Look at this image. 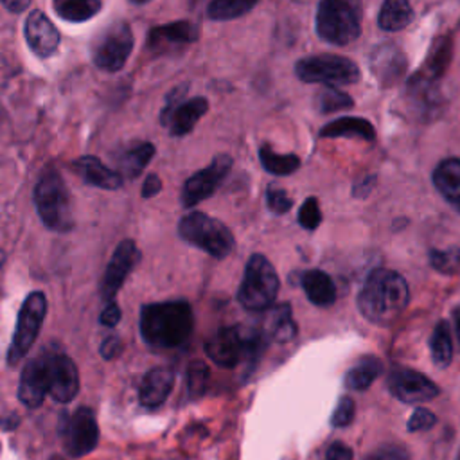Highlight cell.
<instances>
[{
	"instance_id": "1",
	"label": "cell",
	"mask_w": 460,
	"mask_h": 460,
	"mask_svg": "<svg viewBox=\"0 0 460 460\" xmlns=\"http://www.w3.org/2000/svg\"><path fill=\"white\" fill-rule=\"evenodd\" d=\"M140 336L158 349H174L189 341L194 329L192 307L185 300L146 304L140 309Z\"/></svg>"
},
{
	"instance_id": "2",
	"label": "cell",
	"mask_w": 460,
	"mask_h": 460,
	"mask_svg": "<svg viewBox=\"0 0 460 460\" xmlns=\"http://www.w3.org/2000/svg\"><path fill=\"white\" fill-rule=\"evenodd\" d=\"M410 289L406 280L394 270H374L358 295V309L361 314L377 325L394 323L406 309Z\"/></svg>"
},
{
	"instance_id": "3",
	"label": "cell",
	"mask_w": 460,
	"mask_h": 460,
	"mask_svg": "<svg viewBox=\"0 0 460 460\" xmlns=\"http://www.w3.org/2000/svg\"><path fill=\"white\" fill-rule=\"evenodd\" d=\"M264 345V334L259 329L232 325L219 329L207 343L205 354L223 368H234L241 361L255 359Z\"/></svg>"
},
{
	"instance_id": "4",
	"label": "cell",
	"mask_w": 460,
	"mask_h": 460,
	"mask_svg": "<svg viewBox=\"0 0 460 460\" xmlns=\"http://www.w3.org/2000/svg\"><path fill=\"white\" fill-rule=\"evenodd\" d=\"M34 205L47 228L68 232L74 226V212L68 187L56 169H47L34 187Z\"/></svg>"
},
{
	"instance_id": "5",
	"label": "cell",
	"mask_w": 460,
	"mask_h": 460,
	"mask_svg": "<svg viewBox=\"0 0 460 460\" xmlns=\"http://www.w3.org/2000/svg\"><path fill=\"white\" fill-rule=\"evenodd\" d=\"M316 32L332 45H349L361 32V0H322Z\"/></svg>"
},
{
	"instance_id": "6",
	"label": "cell",
	"mask_w": 460,
	"mask_h": 460,
	"mask_svg": "<svg viewBox=\"0 0 460 460\" xmlns=\"http://www.w3.org/2000/svg\"><path fill=\"white\" fill-rule=\"evenodd\" d=\"M279 293V275L271 262L253 253L244 268L243 282L237 289V300L248 311H266L273 305Z\"/></svg>"
},
{
	"instance_id": "7",
	"label": "cell",
	"mask_w": 460,
	"mask_h": 460,
	"mask_svg": "<svg viewBox=\"0 0 460 460\" xmlns=\"http://www.w3.org/2000/svg\"><path fill=\"white\" fill-rule=\"evenodd\" d=\"M178 234L189 244L207 252L216 259H225L234 250V235L221 221L203 214L189 212L178 223Z\"/></svg>"
},
{
	"instance_id": "8",
	"label": "cell",
	"mask_w": 460,
	"mask_h": 460,
	"mask_svg": "<svg viewBox=\"0 0 460 460\" xmlns=\"http://www.w3.org/2000/svg\"><path fill=\"white\" fill-rule=\"evenodd\" d=\"M58 435L70 458H81L92 453L99 444V424L93 411L88 406H79L72 413L61 411Z\"/></svg>"
},
{
	"instance_id": "9",
	"label": "cell",
	"mask_w": 460,
	"mask_h": 460,
	"mask_svg": "<svg viewBox=\"0 0 460 460\" xmlns=\"http://www.w3.org/2000/svg\"><path fill=\"white\" fill-rule=\"evenodd\" d=\"M295 74L304 83H322L325 86H343L359 81V68L356 63L334 54L304 58L296 61Z\"/></svg>"
},
{
	"instance_id": "10",
	"label": "cell",
	"mask_w": 460,
	"mask_h": 460,
	"mask_svg": "<svg viewBox=\"0 0 460 460\" xmlns=\"http://www.w3.org/2000/svg\"><path fill=\"white\" fill-rule=\"evenodd\" d=\"M47 314V298L41 291H32L27 295L23 300L20 311H18V320L14 327V334L11 340V347L7 352V363L16 365L23 359V356L31 350L34 345L40 329L43 325Z\"/></svg>"
},
{
	"instance_id": "11",
	"label": "cell",
	"mask_w": 460,
	"mask_h": 460,
	"mask_svg": "<svg viewBox=\"0 0 460 460\" xmlns=\"http://www.w3.org/2000/svg\"><path fill=\"white\" fill-rule=\"evenodd\" d=\"M133 50V32L126 22H115L104 29L92 45L95 66L106 72L120 70Z\"/></svg>"
},
{
	"instance_id": "12",
	"label": "cell",
	"mask_w": 460,
	"mask_h": 460,
	"mask_svg": "<svg viewBox=\"0 0 460 460\" xmlns=\"http://www.w3.org/2000/svg\"><path fill=\"white\" fill-rule=\"evenodd\" d=\"M187 86V83L180 84L167 95L165 106L160 115L162 126H165L172 137L187 135L208 110V102L205 97L183 101Z\"/></svg>"
},
{
	"instance_id": "13",
	"label": "cell",
	"mask_w": 460,
	"mask_h": 460,
	"mask_svg": "<svg viewBox=\"0 0 460 460\" xmlns=\"http://www.w3.org/2000/svg\"><path fill=\"white\" fill-rule=\"evenodd\" d=\"M232 169V158L228 155H217L214 160L201 171L189 176L181 189V205L192 208L203 199L210 198L217 187L223 183L226 174Z\"/></svg>"
},
{
	"instance_id": "14",
	"label": "cell",
	"mask_w": 460,
	"mask_h": 460,
	"mask_svg": "<svg viewBox=\"0 0 460 460\" xmlns=\"http://www.w3.org/2000/svg\"><path fill=\"white\" fill-rule=\"evenodd\" d=\"M49 367V395L61 404L70 402L79 392V374L75 363L63 352H45Z\"/></svg>"
},
{
	"instance_id": "15",
	"label": "cell",
	"mask_w": 460,
	"mask_h": 460,
	"mask_svg": "<svg viewBox=\"0 0 460 460\" xmlns=\"http://www.w3.org/2000/svg\"><path fill=\"white\" fill-rule=\"evenodd\" d=\"M388 390L402 402H424L438 395V386L424 374L397 367L386 377Z\"/></svg>"
},
{
	"instance_id": "16",
	"label": "cell",
	"mask_w": 460,
	"mask_h": 460,
	"mask_svg": "<svg viewBox=\"0 0 460 460\" xmlns=\"http://www.w3.org/2000/svg\"><path fill=\"white\" fill-rule=\"evenodd\" d=\"M199 29L189 20L153 27L147 34V49L155 56L176 54L198 40Z\"/></svg>"
},
{
	"instance_id": "17",
	"label": "cell",
	"mask_w": 460,
	"mask_h": 460,
	"mask_svg": "<svg viewBox=\"0 0 460 460\" xmlns=\"http://www.w3.org/2000/svg\"><path fill=\"white\" fill-rule=\"evenodd\" d=\"M138 259H140V252L131 239H124L122 243H119V246L115 248L106 266V271L101 282V295L106 304L113 302L115 295L119 293L120 286L124 284L126 277L135 268Z\"/></svg>"
},
{
	"instance_id": "18",
	"label": "cell",
	"mask_w": 460,
	"mask_h": 460,
	"mask_svg": "<svg viewBox=\"0 0 460 460\" xmlns=\"http://www.w3.org/2000/svg\"><path fill=\"white\" fill-rule=\"evenodd\" d=\"M49 388H50L49 367L43 352L38 358L25 363L20 376V383H18V399L27 408L34 410L41 406V402L49 395Z\"/></svg>"
},
{
	"instance_id": "19",
	"label": "cell",
	"mask_w": 460,
	"mask_h": 460,
	"mask_svg": "<svg viewBox=\"0 0 460 460\" xmlns=\"http://www.w3.org/2000/svg\"><path fill=\"white\" fill-rule=\"evenodd\" d=\"M23 34L29 49L40 58L52 56L59 47V32L41 11H32L27 16Z\"/></svg>"
},
{
	"instance_id": "20",
	"label": "cell",
	"mask_w": 460,
	"mask_h": 460,
	"mask_svg": "<svg viewBox=\"0 0 460 460\" xmlns=\"http://www.w3.org/2000/svg\"><path fill=\"white\" fill-rule=\"evenodd\" d=\"M370 70L383 86H392L406 70V56L399 47L383 43L370 54Z\"/></svg>"
},
{
	"instance_id": "21",
	"label": "cell",
	"mask_w": 460,
	"mask_h": 460,
	"mask_svg": "<svg viewBox=\"0 0 460 460\" xmlns=\"http://www.w3.org/2000/svg\"><path fill=\"white\" fill-rule=\"evenodd\" d=\"M174 386V372L169 367H155L151 368L138 390V401L146 408H158L171 395Z\"/></svg>"
},
{
	"instance_id": "22",
	"label": "cell",
	"mask_w": 460,
	"mask_h": 460,
	"mask_svg": "<svg viewBox=\"0 0 460 460\" xmlns=\"http://www.w3.org/2000/svg\"><path fill=\"white\" fill-rule=\"evenodd\" d=\"M74 171L83 178L84 183L93 185L97 189H106V190H115L122 187V174L119 171H113L106 167L97 156H81L74 160Z\"/></svg>"
},
{
	"instance_id": "23",
	"label": "cell",
	"mask_w": 460,
	"mask_h": 460,
	"mask_svg": "<svg viewBox=\"0 0 460 460\" xmlns=\"http://www.w3.org/2000/svg\"><path fill=\"white\" fill-rule=\"evenodd\" d=\"M259 331L264 334V338H270L277 343L291 341L296 334V323L291 316L289 304H279V305L268 307L266 318Z\"/></svg>"
},
{
	"instance_id": "24",
	"label": "cell",
	"mask_w": 460,
	"mask_h": 460,
	"mask_svg": "<svg viewBox=\"0 0 460 460\" xmlns=\"http://www.w3.org/2000/svg\"><path fill=\"white\" fill-rule=\"evenodd\" d=\"M433 185L460 212V158H446L433 171Z\"/></svg>"
},
{
	"instance_id": "25",
	"label": "cell",
	"mask_w": 460,
	"mask_h": 460,
	"mask_svg": "<svg viewBox=\"0 0 460 460\" xmlns=\"http://www.w3.org/2000/svg\"><path fill=\"white\" fill-rule=\"evenodd\" d=\"M322 138H338V137H356L372 142L376 138V129L367 119L359 117H343L325 124L320 129Z\"/></svg>"
},
{
	"instance_id": "26",
	"label": "cell",
	"mask_w": 460,
	"mask_h": 460,
	"mask_svg": "<svg viewBox=\"0 0 460 460\" xmlns=\"http://www.w3.org/2000/svg\"><path fill=\"white\" fill-rule=\"evenodd\" d=\"M302 288L305 296L320 307H327L336 300V288L331 277L322 270H309L302 275Z\"/></svg>"
},
{
	"instance_id": "27",
	"label": "cell",
	"mask_w": 460,
	"mask_h": 460,
	"mask_svg": "<svg viewBox=\"0 0 460 460\" xmlns=\"http://www.w3.org/2000/svg\"><path fill=\"white\" fill-rule=\"evenodd\" d=\"M451 54H453V41L449 36H440L433 41L429 54L424 61L422 70L419 72V75L429 79V81H437L446 70L447 65L451 61Z\"/></svg>"
},
{
	"instance_id": "28",
	"label": "cell",
	"mask_w": 460,
	"mask_h": 460,
	"mask_svg": "<svg viewBox=\"0 0 460 460\" xmlns=\"http://www.w3.org/2000/svg\"><path fill=\"white\" fill-rule=\"evenodd\" d=\"M413 20L410 0H385L379 9L377 23L383 31H401Z\"/></svg>"
},
{
	"instance_id": "29",
	"label": "cell",
	"mask_w": 460,
	"mask_h": 460,
	"mask_svg": "<svg viewBox=\"0 0 460 460\" xmlns=\"http://www.w3.org/2000/svg\"><path fill=\"white\" fill-rule=\"evenodd\" d=\"M52 7L61 20L81 23L93 18L102 4L101 0H52Z\"/></svg>"
},
{
	"instance_id": "30",
	"label": "cell",
	"mask_w": 460,
	"mask_h": 460,
	"mask_svg": "<svg viewBox=\"0 0 460 460\" xmlns=\"http://www.w3.org/2000/svg\"><path fill=\"white\" fill-rule=\"evenodd\" d=\"M153 155L155 146L149 142H140L126 149L119 156V172L122 174V178H137L144 171L147 162L153 158Z\"/></svg>"
},
{
	"instance_id": "31",
	"label": "cell",
	"mask_w": 460,
	"mask_h": 460,
	"mask_svg": "<svg viewBox=\"0 0 460 460\" xmlns=\"http://www.w3.org/2000/svg\"><path fill=\"white\" fill-rule=\"evenodd\" d=\"M383 365L377 358H365L356 367H352L345 376V385L350 390H367L374 379L381 374Z\"/></svg>"
},
{
	"instance_id": "32",
	"label": "cell",
	"mask_w": 460,
	"mask_h": 460,
	"mask_svg": "<svg viewBox=\"0 0 460 460\" xmlns=\"http://www.w3.org/2000/svg\"><path fill=\"white\" fill-rule=\"evenodd\" d=\"M259 158L262 167L277 176H286L300 167V158L296 155H279L270 146H261Z\"/></svg>"
},
{
	"instance_id": "33",
	"label": "cell",
	"mask_w": 460,
	"mask_h": 460,
	"mask_svg": "<svg viewBox=\"0 0 460 460\" xmlns=\"http://www.w3.org/2000/svg\"><path fill=\"white\" fill-rule=\"evenodd\" d=\"M429 350L431 358L437 367H447L453 358V341L449 325L446 322H438L433 329L431 340H429Z\"/></svg>"
},
{
	"instance_id": "34",
	"label": "cell",
	"mask_w": 460,
	"mask_h": 460,
	"mask_svg": "<svg viewBox=\"0 0 460 460\" xmlns=\"http://www.w3.org/2000/svg\"><path fill=\"white\" fill-rule=\"evenodd\" d=\"M259 0H212L207 7V14L210 20L225 22L234 20L248 11H252L257 5Z\"/></svg>"
},
{
	"instance_id": "35",
	"label": "cell",
	"mask_w": 460,
	"mask_h": 460,
	"mask_svg": "<svg viewBox=\"0 0 460 460\" xmlns=\"http://www.w3.org/2000/svg\"><path fill=\"white\" fill-rule=\"evenodd\" d=\"M429 264L446 275L460 273V246L446 248V250H431Z\"/></svg>"
},
{
	"instance_id": "36",
	"label": "cell",
	"mask_w": 460,
	"mask_h": 460,
	"mask_svg": "<svg viewBox=\"0 0 460 460\" xmlns=\"http://www.w3.org/2000/svg\"><path fill=\"white\" fill-rule=\"evenodd\" d=\"M316 104L320 108L322 113H331V111H338V110H345L352 106V99L338 90L336 86H325L316 99Z\"/></svg>"
},
{
	"instance_id": "37",
	"label": "cell",
	"mask_w": 460,
	"mask_h": 460,
	"mask_svg": "<svg viewBox=\"0 0 460 460\" xmlns=\"http://www.w3.org/2000/svg\"><path fill=\"white\" fill-rule=\"evenodd\" d=\"M208 381V367L203 361H192L187 370V386L190 397L198 399L205 394Z\"/></svg>"
},
{
	"instance_id": "38",
	"label": "cell",
	"mask_w": 460,
	"mask_h": 460,
	"mask_svg": "<svg viewBox=\"0 0 460 460\" xmlns=\"http://www.w3.org/2000/svg\"><path fill=\"white\" fill-rule=\"evenodd\" d=\"M322 221V212H320V205L316 198H307L300 210H298V223L305 228V230H314L318 228Z\"/></svg>"
},
{
	"instance_id": "39",
	"label": "cell",
	"mask_w": 460,
	"mask_h": 460,
	"mask_svg": "<svg viewBox=\"0 0 460 460\" xmlns=\"http://www.w3.org/2000/svg\"><path fill=\"white\" fill-rule=\"evenodd\" d=\"M354 413H356V404L350 397H341L334 408V413L331 417V424L336 426V428H341V426H349L354 419Z\"/></svg>"
},
{
	"instance_id": "40",
	"label": "cell",
	"mask_w": 460,
	"mask_h": 460,
	"mask_svg": "<svg viewBox=\"0 0 460 460\" xmlns=\"http://www.w3.org/2000/svg\"><path fill=\"white\" fill-rule=\"evenodd\" d=\"M266 203L273 214H284L293 207V199L288 196V192L275 187L266 190Z\"/></svg>"
},
{
	"instance_id": "41",
	"label": "cell",
	"mask_w": 460,
	"mask_h": 460,
	"mask_svg": "<svg viewBox=\"0 0 460 460\" xmlns=\"http://www.w3.org/2000/svg\"><path fill=\"white\" fill-rule=\"evenodd\" d=\"M435 422H437V417L433 411H429L426 408H417L408 420V429L410 431H424V429H429Z\"/></svg>"
},
{
	"instance_id": "42",
	"label": "cell",
	"mask_w": 460,
	"mask_h": 460,
	"mask_svg": "<svg viewBox=\"0 0 460 460\" xmlns=\"http://www.w3.org/2000/svg\"><path fill=\"white\" fill-rule=\"evenodd\" d=\"M363 460H408V453L401 446H381Z\"/></svg>"
},
{
	"instance_id": "43",
	"label": "cell",
	"mask_w": 460,
	"mask_h": 460,
	"mask_svg": "<svg viewBox=\"0 0 460 460\" xmlns=\"http://www.w3.org/2000/svg\"><path fill=\"white\" fill-rule=\"evenodd\" d=\"M323 460H352V449L343 442H332L325 449Z\"/></svg>"
},
{
	"instance_id": "44",
	"label": "cell",
	"mask_w": 460,
	"mask_h": 460,
	"mask_svg": "<svg viewBox=\"0 0 460 460\" xmlns=\"http://www.w3.org/2000/svg\"><path fill=\"white\" fill-rule=\"evenodd\" d=\"M120 350H122L120 340L117 336H108V338L102 340L99 352L104 359H115L120 354Z\"/></svg>"
},
{
	"instance_id": "45",
	"label": "cell",
	"mask_w": 460,
	"mask_h": 460,
	"mask_svg": "<svg viewBox=\"0 0 460 460\" xmlns=\"http://www.w3.org/2000/svg\"><path fill=\"white\" fill-rule=\"evenodd\" d=\"M120 307L115 302H110L101 313V323L106 327H115L120 322Z\"/></svg>"
},
{
	"instance_id": "46",
	"label": "cell",
	"mask_w": 460,
	"mask_h": 460,
	"mask_svg": "<svg viewBox=\"0 0 460 460\" xmlns=\"http://www.w3.org/2000/svg\"><path fill=\"white\" fill-rule=\"evenodd\" d=\"M160 190H162V180L158 178V174H149V176L144 180L142 196H144V198H151V196H156Z\"/></svg>"
},
{
	"instance_id": "47",
	"label": "cell",
	"mask_w": 460,
	"mask_h": 460,
	"mask_svg": "<svg viewBox=\"0 0 460 460\" xmlns=\"http://www.w3.org/2000/svg\"><path fill=\"white\" fill-rule=\"evenodd\" d=\"M4 4V7L11 13H22L25 11L32 0H0Z\"/></svg>"
},
{
	"instance_id": "48",
	"label": "cell",
	"mask_w": 460,
	"mask_h": 460,
	"mask_svg": "<svg viewBox=\"0 0 460 460\" xmlns=\"http://www.w3.org/2000/svg\"><path fill=\"white\" fill-rule=\"evenodd\" d=\"M374 183H376V178H374V176H368V178L361 180V181L356 185L354 194H356V196H367V194L370 192V189L374 187Z\"/></svg>"
},
{
	"instance_id": "49",
	"label": "cell",
	"mask_w": 460,
	"mask_h": 460,
	"mask_svg": "<svg viewBox=\"0 0 460 460\" xmlns=\"http://www.w3.org/2000/svg\"><path fill=\"white\" fill-rule=\"evenodd\" d=\"M453 322H455V331H456V341L460 345V307L453 309Z\"/></svg>"
},
{
	"instance_id": "50",
	"label": "cell",
	"mask_w": 460,
	"mask_h": 460,
	"mask_svg": "<svg viewBox=\"0 0 460 460\" xmlns=\"http://www.w3.org/2000/svg\"><path fill=\"white\" fill-rule=\"evenodd\" d=\"M131 4H135V5H142V4H146V2H149V0H129Z\"/></svg>"
},
{
	"instance_id": "51",
	"label": "cell",
	"mask_w": 460,
	"mask_h": 460,
	"mask_svg": "<svg viewBox=\"0 0 460 460\" xmlns=\"http://www.w3.org/2000/svg\"><path fill=\"white\" fill-rule=\"evenodd\" d=\"M5 119V113H4V110H2V106H0V126H2V120Z\"/></svg>"
},
{
	"instance_id": "52",
	"label": "cell",
	"mask_w": 460,
	"mask_h": 460,
	"mask_svg": "<svg viewBox=\"0 0 460 460\" xmlns=\"http://www.w3.org/2000/svg\"><path fill=\"white\" fill-rule=\"evenodd\" d=\"M50 460H63V458H59V456H52Z\"/></svg>"
},
{
	"instance_id": "53",
	"label": "cell",
	"mask_w": 460,
	"mask_h": 460,
	"mask_svg": "<svg viewBox=\"0 0 460 460\" xmlns=\"http://www.w3.org/2000/svg\"><path fill=\"white\" fill-rule=\"evenodd\" d=\"M458 460H460V456H458Z\"/></svg>"
}]
</instances>
